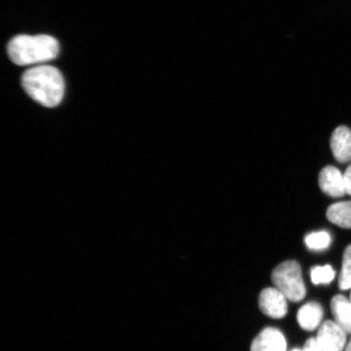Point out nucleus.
<instances>
[{"label":"nucleus","instance_id":"dca6fc26","mask_svg":"<svg viewBox=\"0 0 351 351\" xmlns=\"http://www.w3.org/2000/svg\"><path fill=\"white\" fill-rule=\"evenodd\" d=\"M343 176L346 194L351 195V165L346 169Z\"/></svg>","mask_w":351,"mask_h":351},{"label":"nucleus","instance_id":"ddd939ff","mask_svg":"<svg viewBox=\"0 0 351 351\" xmlns=\"http://www.w3.org/2000/svg\"><path fill=\"white\" fill-rule=\"evenodd\" d=\"M339 285L341 291L351 289V245L346 247L342 258Z\"/></svg>","mask_w":351,"mask_h":351},{"label":"nucleus","instance_id":"4468645a","mask_svg":"<svg viewBox=\"0 0 351 351\" xmlns=\"http://www.w3.org/2000/svg\"><path fill=\"white\" fill-rule=\"evenodd\" d=\"M335 271L330 265L315 266L311 270V279L315 285H328L335 278Z\"/></svg>","mask_w":351,"mask_h":351},{"label":"nucleus","instance_id":"a211bd4d","mask_svg":"<svg viewBox=\"0 0 351 351\" xmlns=\"http://www.w3.org/2000/svg\"><path fill=\"white\" fill-rule=\"evenodd\" d=\"M291 351H302V349H298V348H295V349H293Z\"/></svg>","mask_w":351,"mask_h":351},{"label":"nucleus","instance_id":"f3484780","mask_svg":"<svg viewBox=\"0 0 351 351\" xmlns=\"http://www.w3.org/2000/svg\"><path fill=\"white\" fill-rule=\"evenodd\" d=\"M345 351H351V339L348 342V344H346Z\"/></svg>","mask_w":351,"mask_h":351},{"label":"nucleus","instance_id":"0eeeda50","mask_svg":"<svg viewBox=\"0 0 351 351\" xmlns=\"http://www.w3.org/2000/svg\"><path fill=\"white\" fill-rule=\"evenodd\" d=\"M319 186L324 194L332 197H340L346 194L344 176L333 166H327L322 170Z\"/></svg>","mask_w":351,"mask_h":351},{"label":"nucleus","instance_id":"2eb2a0df","mask_svg":"<svg viewBox=\"0 0 351 351\" xmlns=\"http://www.w3.org/2000/svg\"><path fill=\"white\" fill-rule=\"evenodd\" d=\"M302 351H324V349L318 343V341L315 337H311V339L307 340L305 342Z\"/></svg>","mask_w":351,"mask_h":351},{"label":"nucleus","instance_id":"f8f14e48","mask_svg":"<svg viewBox=\"0 0 351 351\" xmlns=\"http://www.w3.org/2000/svg\"><path fill=\"white\" fill-rule=\"evenodd\" d=\"M306 247L311 251H324L331 244V237L326 231L311 232L305 238Z\"/></svg>","mask_w":351,"mask_h":351},{"label":"nucleus","instance_id":"423d86ee","mask_svg":"<svg viewBox=\"0 0 351 351\" xmlns=\"http://www.w3.org/2000/svg\"><path fill=\"white\" fill-rule=\"evenodd\" d=\"M251 351H287V341L279 329L266 328L253 340Z\"/></svg>","mask_w":351,"mask_h":351},{"label":"nucleus","instance_id":"f257e3e1","mask_svg":"<svg viewBox=\"0 0 351 351\" xmlns=\"http://www.w3.org/2000/svg\"><path fill=\"white\" fill-rule=\"evenodd\" d=\"M21 82L29 97L44 107L58 106L64 98V77L60 70L52 66H34L25 72Z\"/></svg>","mask_w":351,"mask_h":351},{"label":"nucleus","instance_id":"f03ea898","mask_svg":"<svg viewBox=\"0 0 351 351\" xmlns=\"http://www.w3.org/2000/svg\"><path fill=\"white\" fill-rule=\"evenodd\" d=\"M59 43L49 35H19L8 43V51L17 65L41 64L54 60L59 54Z\"/></svg>","mask_w":351,"mask_h":351},{"label":"nucleus","instance_id":"39448f33","mask_svg":"<svg viewBox=\"0 0 351 351\" xmlns=\"http://www.w3.org/2000/svg\"><path fill=\"white\" fill-rule=\"evenodd\" d=\"M324 351H343L346 346V332L332 320L324 322L315 337Z\"/></svg>","mask_w":351,"mask_h":351},{"label":"nucleus","instance_id":"20e7f679","mask_svg":"<svg viewBox=\"0 0 351 351\" xmlns=\"http://www.w3.org/2000/svg\"><path fill=\"white\" fill-rule=\"evenodd\" d=\"M287 298L276 288H266L258 296L262 313L271 319H282L288 311Z\"/></svg>","mask_w":351,"mask_h":351},{"label":"nucleus","instance_id":"9d476101","mask_svg":"<svg viewBox=\"0 0 351 351\" xmlns=\"http://www.w3.org/2000/svg\"><path fill=\"white\" fill-rule=\"evenodd\" d=\"M330 308L335 322L346 333H351V301L343 295H336L332 298Z\"/></svg>","mask_w":351,"mask_h":351},{"label":"nucleus","instance_id":"9b49d317","mask_svg":"<svg viewBox=\"0 0 351 351\" xmlns=\"http://www.w3.org/2000/svg\"><path fill=\"white\" fill-rule=\"evenodd\" d=\"M329 221L344 229H351V201L339 202L329 206L327 210Z\"/></svg>","mask_w":351,"mask_h":351},{"label":"nucleus","instance_id":"1a4fd4ad","mask_svg":"<svg viewBox=\"0 0 351 351\" xmlns=\"http://www.w3.org/2000/svg\"><path fill=\"white\" fill-rule=\"evenodd\" d=\"M323 315L322 306L318 302H310L298 310L297 322L298 326L304 330L313 332L319 328Z\"/></svg>","mask_w":351,"mask_h":351},{"label":"nucleus","instance_id":"6e6552de","mask_svg":"<svg viewBox=\"0 0 351 351\" xmlns=\"http://www.w3.org/2000/svg\"><path fill=\"white\" fill-rule=\"evenodd\" d=\"M330 146L335 159L341 164L351 161V130L346 126H339L333 132Z\"/></svg>","mask_w":351,"mask_h":351},{"label":"nucleus","instance_id":"6ab92c4d","mask_svg":"<svg viewBox=\"0 0 351 351\" xmlns=\"http://www.w3.org/2000/svg\"><path fill=\"white\" fill-rule=\"evenodd\" d=\"M350 300L351 301V293H350Z\"/></svg>","mask_w":351,"mask_h":351},{"label":"nucleus","instance_id":"7ed1b4c3","mask_svg":"<svg viewBox=\"0 0 351 351\" xmlns=\"http://www.w3.org/2000/svg\"><path fill=\"white\" fill-rule=\"evenodd\" d=\"M271 280L289 301L300 302L306 296L301 267L295 261H285L276 267L271 274Z\"/></svg>","mask_w":351,"mask_h":351}]
</instances>
